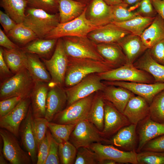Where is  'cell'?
I'll use <instances>...</instances> for the list:
<instances>
[{"label": "cell", "mask_w": 164, "mask_h": 164, "mask_svg": "<svg viewBox=\"0 0 164 164\" xmlns=\"http://www.w3.org/2000/svg\"><path fill=\"white\" fill-rule=\"evenodd\" d=\"M58 39L38 38L22 49L27 53L35 54L43 58L51 53L56 46Z\"/></svg>", "instance_id": "cell-35"}, {"label": "cell", "mask_w": 164, "mask_h": 164, "mask_svg": "<svg viewBox=\"0 0 164 164\" xmlns=\"http://www.w3.org/2000/svg\"><path fill=\"white\" fill-rule=\"evenodd\" d=\"M101 92L105 100L111 103L119 111L123 113L129 100L135 95L126 88L112 85H106Z\"/></svg>", "instance_id": "cell-24"}, {"label": "cell", "mask_w": 164, "mask_h": 164, "mask_svg": "<svg viewBox=\"0 0 164 164\" xmlns=\"http://www.w3.org/2000/svg\"><path fill=\"white\" fill-rule=\"evenodd\" d=\"M69 141L77 149L82 147L89 148L95 143H111L110 140L104 137L101 132L88 120L81 121L76 124Z\"/></svg>", "instance_id": "cell-7"}, {"label": "cell", "mask_w": 164, "mask_h": 164, "mask_svg": "<svg viewBox=\"0 0 164 164\" xmlns=\"http://www.w3.org/2000/svg\"><path fill=\"white\" fill-rule=\"evenodd\" d=\"M3 57L6 65L14 74L27 67V53L22 49H3Z\"/></svg>", "instance_id": "cell-30"}, {"label": "cell", "mask_w": 164, "mask_h": 164, "mask_svg": "<svg viewBox=\"0 0 164 164\" xmlns=\"http://www.w3.org/2000/svg\"><path fill=\"white\" fill-rule=\"evenodd\" d=\"M51 136L48 129L45 137L38 146L37 164H45L48 154Z\"/></svg>", "instance_id": "cell-46"}, {"label": "cell", "mask_w": 164, "mask_h": 164, "mask_svg": "<svg viewBox=\"0 0 164 164\" xmlns=\"http://www.w3.org/2000/svg\"><path fill=\"white\" fill-rule=\"evenodd\" d=\"M136 132L138 138L136 152L138 153L141 151L144 145L148 141L164 135V123L155 122L149 115L138 124Z\"/></svg>", "instance_id": "cell-18"}, {"label": "cell", "mask_w": 164, "mask_h": 164, "mask_svg": "<svg viewBox=\"0 0 164 164\" xmlns=\"http://www.w3.org/2000/svg\"><path fill=\"white\" fill-rule=\"evenodd\" d=\"M142 0H123L124 3L129 6L135 5L138 3Z\"/></svg>", "instance_id": "cell-55"}, {"label": "cell", "mask_w": 164, "mask_h": 164, "mask_svg": "<svg viewBox=\"0 0 164 164\" xmlns=\"http://www.w3.org/2000/svg\"><path fill=\"white\" fill-rule=\"evenodd\" d=\"M157 14L164 20V0H150Z\"/></svg>", "instance_id": "cell-54"}, {"label": "cell", "mask_w": 164, "mask_h": 164, "mask_svg": "<svg viewBox=\"0 0 164 164\" xmlns=\"http://www.w3.org/2000/svg\"><path fill=\"white\" fill-rule=\"evenodd\" d=\"M76 124H61L48 122L47 126L51 135L59 144L68 141Z\"/></svg>", "instance_id": "cell-37"}, {"label": "cell", "mask_w": 164, "mask_h": 164, "mask_svg": "<svg viewBox=\"0 0 164 164\" xmlns=\"http://www.w3.org/2000/svg\"><path fill=\"white\" fill-rule=\"evenodd\" d=\"M29 6L42 9L50 14L59 12V0H27Z\"/></svg>", "instance_id": "cell-43"}, {"label": "cell", "mask_w": 164, "mask_h": 164, "mask_svg": "<svg viewBox=\"0 0 164 164\" xmlns=\"http://www.w3.org/2000/svg\"><path fill=\"white\" fill-rule=\"evenodd\" d=\"M27 69L34 81L48 83L50 82L51 80V76L39 56L29 53H27Z\"/></svg>", "instance_id": "cell-31"}, {"label": "cell", "mask_w": 164, "mask_h": 164, "mask_svg": "<svg viewBox=\"0 0 164 164\" xmlns=\"http://www.w3.org/2000/svg\"><path fill=\"white\" fill-rule=\"evenodd\" d=\"M30 104V97L22 99L10 112L0 118V127L18 137L20 126L26 116Z\"/></svg>", "instance_id": "cell-13"}, {"label": "cell", "mask_w": 164, "mask_h": 164, "mask_svg": "<svg viewBox=\"0 0 164 164\" xmlns=\"http://www.w3.org/2000/svg\"><path fill=\"white\" fill-rule=\"evenodd\" d=\"M96 93L66 107L55 116L53 122L61 124H76L81 121L87 120Z\"/></svg>", "instance_id": "cell-9"}, {"label": "cell", "mask_w": 164, "mask_h": 164, "mask_svg": "<svg viewBox=\"0 0 164 164\" xmlns=\"http://www.w3.org/2000/svg\"><path fill=\"white\" fill-rule=\"evenodd\" d=\"M96 46L104 61L114 68L127 64L126 56L118 43H99Z\"/></svg>", "instance_id": "cell-26"}, {"label": "cell", "mask_w": 164, "mask_h": 164, "mask_svg": "<svg viewBox=\"0 0 164 164\" xmlns=\"http://www.w3.org/2000/svg\"><path fill=\"white\" fill-rule=\"evenodd\" d=\"M87 5L73 0H59L60 23L70 21L79 16L84 11Z\"/></svg>", "instance_id": "cell-29"}, {"label": "cell", "mask_w": 164, "mask_h": 164, "mask_svg": "<svg viewBox=\"0 0 164 164\" xmlns=\"http://www.w3.org/2000/svg\"><path fill=\"white\" fill-rule=\"evenodd\" d=\"M86 18L96 26H101L112 22L111 6L104 0H93L87 5Z\"/></svg>", "instance_id": "cell-20"}, {"label": "cell", "mask_w": 164, "mask_h": 164, "mask_svg": "<svg viewBox=\"0 0 164 164\" xmlns=\"http://www.w3.org/2000/svg\"><path fill=\"white\" fill-rule=\"evenodd\" d=\"M0 137L3 142V153L12 164H29L32 163L28 152L20 146L16 137L8 130L1 128Z\"/></svg>", "instance_id": "cell-11"}, {"label": "cell", "mask_w": 164, "mask_h": 164, "mask_svg": "<svg viewBox=\"0 0 164 164\" xmlns=\"http://www.w3.org/2000/svg\"><path fill=\"white\" fill-rule=\"evenodd\" d=\"M103 82L106 85H114L126 88L134 94L143 97L149 104L154 97L164 90V83H145L106 81Z\"/></svg>", "instance_id": "cell-16"}, {"label": "cell", "mask_w": 164, "mask_h": 164, "mask_svg": "<svg viewBox=\"0 0 164 164\" xmlns=\"http://www.w3.org/2000/svg\"><path fill=\"white\" fill-rule=\"evenodd\" d=\"M33 118L30 104L26 116L20 126L19 135L32 163L36 164L38 146L33 130Z\"/></svg>", "instance_id": "cell-17"}, {"label": "cell", "mask_w": 164, "mask_h": 164, "mask_svg": "<svg viewBox=\"0 0 164 164\" xmlns=\"http://www.w3.org/2000/svg\"><path fill=\"white\" fill-rule=\"evenodd\" d=\"M102 80L153 83V77L148 72L137 68L133 64H126L107 71L98 73Z\"/></svg>", "instance_id": "cell-6"}, {"label": "cell", "mask_w": 164, "mask_h": 164, "mask_svg": "<svg viewBox=\"0 0 164 164\" xmlns=\"http://www.w3.org/2000/svg\"><path fill=\"white\" fill-rule=\"evenodd\" d=\"M140 37L148 49L151 48L157 42L164 39V20L157 14Z\"/></svg>", "instance_id": "cell-28"}, {"label": "cell", "mask_w": 164, "mask_h": 164, "mask_svg": "<svg viewBox=\"0 0 164 164\" xmlns=\"http://www.w3.org/2000/svg\"><path fill=\"white\" fill-rule=\"evenodd\" d=\"M49 87L46 103L45 118L51 122L55 116L66 107L67 97L65 89L63 86L51 83Z\"/></svg>", "instance_id": "cell-14"}, {"label": "cell", "mask_w": 164, "mask_h": 164, "mask_svg": "<svg viewBox=\"0 0 164 164\" xmlns=\"http://www.w3.org/2000/svg\"><path fill=\"white\" fill-rule=\"evenodd\" d=\"M86 9L80 15L75 19L65 23H60L44 39H49L67 36H87L91 32L100 27L94 25L86 18Z\"/></svg>", "instance_id": "cell-5"}, {"label": "cell", "mask_w": 164, "mask_h": 164, "mask_svg": "<svg viewBox=\"0 0 164 164\" xmlns=\"http://www.w3.org/2000/svg\"><path fill=\"white\" fill-rule=\"evenodd\" d=\"M41 60L51 78L50 83L63 86L68 62L61 38H58L55 49L49 59L41 58Z\"/></svg>", "instance_id": "cell-8"}, {"label": "cell", "mask_w": 164, "mask_h": 164, "mask_svg": "<svg viewBox=\"0 0 164 164\" xmlns=\"http://www.w3.org/2000/svg\"><path fill=\"white\" fill-rule=\"evenodd\" d=\"M3 49H0V83L13 76L14 74L9 69L4 60L3 55Z\"/></svg>", "instance_id": "cell-51"}, {"label": "cell", "mask_w": 164, "mask_h": 164, "mask_svg": "<svg viewBox=\"0 0 164 164\" xmlns=\"http://www.w3.org/2000/svg\"><path fill=\"white\" fill-rule=\"evenodd\" d=\"M133 6L138 15L143 17L154 18L158 14L150 0H142Z\"/></svg>", "instance_id": "cell-45"}, {"label": "cell", "mask_w": 164, "mask_h": 164, "mask_svg": "<svg viewBox=\"0 0 164 164\" xmlns=\"http://www.w3.org/2000/svg\"><path fill=\"white\" fill-rule=\"evenodd\" d=\"M48 122L45 117L33 118V130L38 147L46 136L48 128Z\"/></svg>", "instance_id": "cell-44"}, {"label": "cell", "mask_w": 164, "mask_h": 164, "mask_svg": "<svg viewBox=\"0 0 164 164\" xmlns=\"http://www.w3.org/2000/svg\"><path fill=\"white\" fill-rule=\"evenodd\" d=\"M0 23L7 34L17 24L7 13L1 10L0 11Z\"/></svg>", "instance_id": "cell-52"}, {"label": "cell", "mask_w": 164, "mask_h": 164, "mask_svg": "<svg viewBox=\"0 0 164 164\" xmlns=\"http://www.w3.org/2000/svg\"><path fill=\"white\" fill-rule=\"evenodd\" d=\"M77 149L69 141L59 144L60 162L62 164H73L75 162Z\"/></svg>", "instance_id": "cell-40"}, {"label": "cell", "mask_w": 164, "mask_h": 164, "mask_svg": "<svg viewBox=\"0 0 164 164\" xmlns=\"http://www.w3.org/2000/svg\"><path fill=\"white\" fill-rule=\"evenodd\" d=\"M23 23L30 29L39 39L45 36L60 23L59 12L49 13L39 9L27 7Z\"/></svg>", "instance_id": "cell-2"}, {"label": "cell", "mask_w": 164, "mask_h": 164, "mask_svg": "<svg viewBox=\"0 0 164 164\" xmlns=\"http://www.w3.org/2000/svg\"><path fill=\"white\" fill-rule=\"evenodd\" d=\"M26 0H0V6L17 23L23 22L28 5Z\"/></svg>", "instance_id": "cell-33"}, {"label": "cell", "mask_w": 164, "mask_h": 164, "mask_svg": "<svg viewBox=\"0 0 164 164\" xmlns=\"http://www.w3.org/2000/svg\"><path fill=\"white\" fill-rule=\"evenodd\" d=\"M109 5L111 6L123 3V0H104Z\"/></svg>", "instance_id": "cell-56"}, {"label": "cell", "mask_w": 164, "mask_h": 164, "mask_svg": "<svg viewBox=\"0 0 164 164\" xmlns=\"http://www.w3.org/2000/svg\"><path fill=\"white\" fill-rule=\"evenodd\" d=\"M104 109V127L101 133L104 137L113 135L121 128L131 124L123 113L105 100Z\"/></svg>", "instance_id": "cell-15"}, {"label": "cell", "mask_w": 164, "mask_h": 164, "mask_svg": "<svg viewBox=\"0 0 164 164\" xmlns=\"http://www.w3.org/2000/svg\"><path fill=\"white\" fill-rule=\"evenodd\" d=\"M138 69L145 71L152 75L155 82L164 83V66L156 61L152 57L149 49L134 63Z\"/></svg>", "instance_id": "cell-27"}, {"label": "cell", "mask_w": 164, "mask_h": 164, "mask_svg": "<svg viewBox=\"0 0 164 164\" xmlns=\"http://www.w3.org/2000/svg\"><path fill=\"white\" fill-rule=\"evenodd\" d=\"M23 99L20 96H15L1 100L0 118L10 112Z\"/></svg>", "instance_id": "cell-47"}, {"label": "cell", "mask_w": 164, "mask_h": 164, "mask_svg": "<svg viewBox=\"0 0 164 164\" xmlns=\"http://www.w3.org/2000/svg\"><path fill=\"white\" fill-rule=\"evenodd\" d=\"M0 45L5 48L12 50L19 48V47L12 42L0 28Z\"/></svg>", "instance_id": "cell-53"}, {"label": "cell", "mask_w": 164, "mask_h": 164, "mask_svg": "<svg viewBox=\"0 0 164 164\" xmlns=\"http://www.w3.org/2000/svg\"><path fill=\"white\" fill-rule=\"evenodd\" d=\"M59 144L51 136L48 155L45 164L60 163L58 152Z\"/></svg>", "instance_id": "cell-49"}, {"label": "cell", "mask_w": 164, "mask_h": 164, "mask_svg": "<svg viewBox=\"0 0 164 164\" xmlns=\"http://www.w3.org/2000/svg\"></svg>", "instance_id": "cell-60"}, {"label": "cell", "mask_w": 164, "mask_h": 164, "mask_svg": "<svg viewBox=\"0 0 164 164\" xmlns=\"http://www.w3.org/2000/svg\"><path fill=\"white\" fill-rule=\"evenodd\" d=\"M154 18H146L138 15L126 21L112 23L132 34L140 36L152 23Z\"/></svg>", "instance_id": "cell-34"}, {"label": "cell", "mask_w": 164, "mask_h": 164, "mask_svg": "<svg viewBox=\"0 0 164 164\" xmlns=\"http://www.w3.org/2000/svg\"><path fill=\"white\" fill-rule=\"evenodd\" d=\"M61 38L68 57L105 61L98 52L96 44L87 36H67Z\"/></svg>", "instance_id": "cell-4"}, {"label": "cell", "mask_w": 164, "mask_h": 164, "mask_svg": "<svg viewBox=\"0 0 164 164\" xmlns=\"http://www.w3.org/2000/svg\"><path fill=\"white\" fill-rule=\"evenodd\" d=\"M141 151L164 152V135L148 141L144 145Z\"/></svg>", "instance_id": "cell-48"}, {"label": "cell", "mask_w": 164, "mask_h": 164, "mask_svg": "<svg viewBox=\"0 0 164 164\" xmlns=\"http://www.w3.org/2000/svg\"><path fill=\"white\" fill-rule=\"evenodd\" d=\"M75 1L85 3L87 4H89L93 0H73Z\"/></svg>", "instance_id": "cell-59"}, {"label": "cell", "mask_w": 164, "mask_h": 164, "mask_svg": "<svg viewBox=\"0 0 164 164\" xmlns=\"http://www.w3.org/2000/svg\"><path fill=\"white\" fill-rule=\"evenodd\" d=\"M114 69L105 61L68 57L63 86L66 88L70 87L90 74L102 73Z\"/></svg>", "instance_id": "cell-1"}, {"label": "cell", "mask_w": 164, "mask_h": 164, "mask_svg": "<svg viewBox=\"0 0 164 164\" xmlns=\"http://www.w3.org/2000/svg\"><path fill=\"white\" fill-rule=\"evenodd\" d=\"M136 127L131 124L121 128L110 140L111 143L126 151H136L138 143Z\"/></svg>", "instance_id": "cell-25"}, {"label": "cell", "mask_w": 164, "mask_h": 164, "mask_svg": "<svg viewBox=\"0 0 164 164\" xmlns=\"http://www.w3.org/2000/svg\"><path fill=\"white\" fill-rule=\"evenodd\" d=\"M8 37L22 45H25L38 38L29 27L22 23H17L8 33Z\"/></svg>", "instance_id": "cell-36"}, {"label": "cell", "mask_w": 164, "mask_h": 164, "mask_svg": "<svg viewBox=\"0 0 164 164\" xmlns=\"http://www.w3.org/2000/svg\"><path fill=\"white\" fill-rule=\"evenodd\" d=\"M118 43L126 56L128 64H133L148 49L140 36L132 33L125 36Z\"/></svg>", "instance_id": "cell-21"}, {"label": "cell", "mask_w": 164, "mask_h": 164, "mask_svg": "<svg viewBox=\"0 0 164 164\" xmlns=\"http://www.w3.org/2000/svg\"><path fill=\"white\" fill-rule=\"evenodd\" d=\"M149 104L143 97L137 95L129 101L123 114L132 124L137 125L149 115Z\"/></svg>", "instance_id": "cell-23"}, {"label": "cell", "mask_w": 164, "mask_h": 164, "mask_svg": "<svg viewBox=\"0 0 164 164\" xmlns=\"http://www.w3.org/2000/svg\"><path fill=\"white\" fill-rule=\"evenodd\" d=\"M105 104V100L101 91L96 92L87 119L101 132L104 127Z\"/></svg>", "instance_id": "cell-32"}, {"label": "cell", "mask_w": 164, "mask_h": 164, "mask_svg": "<svg viewBox=\"0 0 164 164\" xmlns=\"http://www.w3.org/2000/svg\"><path fill=\"white\" fill-rule=\"evenodd\" d=\"M97 155L99 164L103 160L109 159L121 163L138 164L136 151H126L119 149L111 145L95 143L89 147Z\"/></svg>", "instance_id": "cell-12"}, {"label": "cell", "mask_w": 164, "mask_h": 164, "mask_svg": "<svg viewBox=\"0 0 164 164\" xmlns=\"http://www.w3.org/2000/svg\"><path fill=\"white\" fill-rule=\"evenodd\" d=\"M49 87L48 83L35 82L30 96L31 105L34 117H45L46 99Z\"/></svg>", "instance_id": "cell-22"}, {"label": "cell", "mask_w": 164, "mask_h": 164, "mask_svg": "<svg viewBox=\"0 0 164 164\" xmlns=\"http://www.w3.org/2000/svg\"><path fill=\"white\" fill-rule=\"evenodd\" d=\"M149 116L155 122L164 123V90L153 99L149 104Z\"/></svg>", "instance_id": "cell-38"}, {"label": "cell", "mask_w": 164, "mask_h": 164, "mask_svg": "<svg viewBox=\"0 0 164 164\" xmlns=\"http://www.w3.org/2000/svg\"><path fill=\"white\" fill-rule=\"evenodd\" d=\"M117 162H116L109 159H106L101 162L100 164H115Z\"/></svg>", "instance_id": "cell-58"}, {"label": "cell", "mask_w": 164, "mask_h": 164, "mask_svg": "<svg viewBox=\"0 0 164 164\" xmlns=\"http://www.w3.org/2000/svg\"><path fill=\"white\" fill-rule=\"evenodd\" d=\"M137 159L138 164H164V152L141 151Z\"/></svg>", "instance_id": "cell-42"}, {"label": "cell", "mask_w": 164, "mask_h": 164, "mask_svg": "<svg viewBox=\"0 0 164 164\" xmlns=\"http://www.w3.org/2000/svg\"><path fill=\"white\" fill-rule=\"evenodd\" d=\"M34 84L28 70L24 68L0 83V101L15 96L30 97Z\"/></svg>", "instance_id": "cell-3"}, {"label": "cell", "mask_w": 164, "mask_h": 164, "mask_svg": "<svg viewBox=\"0 0 164 164\" xmlns=\"http://www.w3.org/2000/svg\"><path fill=\"white\" fill-rule=\"evenodd\" d=\"M0 164H8L7 162L6 161L5 158L3 153L2 151H1L0 150Z\"/></svg>", "instance_id": "cell-57"}, {"label": "cell", "mask_w": 164, "mask_h": 164, "mask_svg": "<svg viewBox=\"0 0 164 164\" xmlns=\"http://www.w3.org/2000/svg\"><path fill=\"white\" fill-rule=\"evenodd\" d=\"M111 7L112 22L126 21L138 15L131 6L124 3L111 6Z\"/></svg>", "instance_id": "cell-39"}, {"label": "cell", "mask_w": 164, "mask_h": 164, "mask_svg": "<svg viewBox=\"0 0 164 164\" xmlns=\"http://www.w3.org/2000/svg\"><path fill=\"white\" fill-rule=\"evenodd\" d=\"M106 86L98 73L90 74L73 86L66 88L67 107L92 94L102 91Z\"/></svg>", "instance_id": "cell-10"}, {"label": "cell", "mask_w": 164, "mask_h": 164, "mask_svg": "<svg viewBox=\"0 0 164 164\" xmlns=\"http://www.w3.org/2000/svg\"><path fill=\"white\" fill-rule=\"evenodd\" d=\"M149 49L152 58L164 66V39L157 42Z\"/></svg>", "instance_id": "cell-50"}, {"label": "cell", "mask_w": 164, "mask_h": 164, "mask_svg": "<svg viewBox=\"0 0 164 164\" xmlns=\"http://www.w3.org/2000/svg\"><path fill=\"white\" fill-rule=\"evenodd\" d=\"M130 33L111 22L93 30L87 36L97 44L118 43L122 38Z\"/></svg>", "instance_id": "cell-19"}, {"label": "cell", "mask_w": 164, "mask_h": 164, "mask_svg": "<svg viewBox=\"0 0 164 164\" xmlns=\"http://www.w3.org/2000/svg\"><path fill=\"white\" fill-rule=\"evenodd\" d=\"M75 164H97L99 161L97 154L89 147H82L77 149Z\"/></svg>", "instance_id": "cell-41"}]
</instances>
